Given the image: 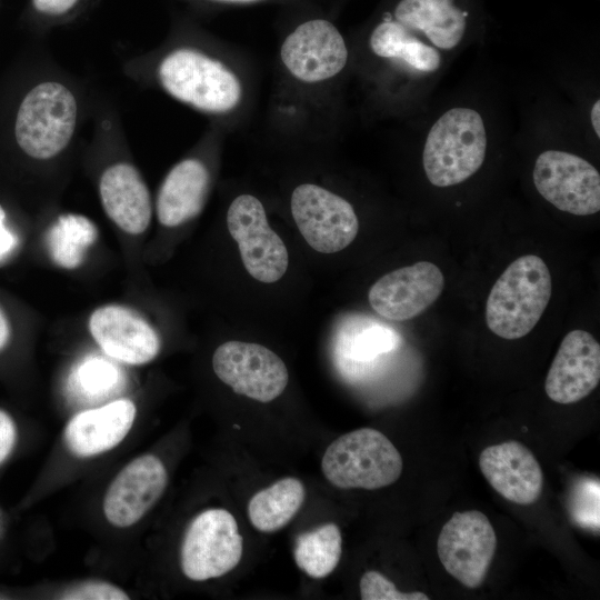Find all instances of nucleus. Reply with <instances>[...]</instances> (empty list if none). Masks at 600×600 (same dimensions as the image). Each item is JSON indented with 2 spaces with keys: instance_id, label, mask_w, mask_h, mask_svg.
<instances>
[{
  "instance_id": "34",
  "label": "nucleus",
  "mask_w": 600,
  "mask_h": 600,
  "mask_svg": "<svg viewBox=\"0 0 600 600\" xmlns=\"http://www.w3.org/2000/svg\"><path fill=\"white\" fill-rule=\"evenodd\" d=\"M600 101L599 99H597L592 106H591V109H590V123H591V127L593 129V132L594 134L597 136V138L600 137V126H599V113H600Z\"/></svg>"
},
{
  "instance_id": "9",
  "label": "nucleus",
  "mask_w": 600,
  "mask_h": 600,
  "mask_svg": "<svg viewBox=\"0 0 600 600\" xmlns=\"http://www.w3.org/2000/svg\"><path fill=\"white\" fill-rule=\"evenodd\" d=\"M290 207L300 233L318 252L341 251L358 234L359 220L350 202L318 184L296 187Z\"/></svg>"
},
{
  "instance_id": "6",
  "label": "nucleus",
  "mask_w": 600,
  "mask_h": 600,
  "mask_svg": "<svg viewBox=\"0 0 600 600\" xmlns=\"http://www.w3.org/2000/svg\"><path fill=\"white\" fill-rule=\"evenodd\" d=\"M402 458L380 431L360 428L337 438L326 449L321 469L340 489L376 490L394 483L402 472Z\"/></svg>"
},
{
  "instance_id": "32",
  "label": "nucleus",
  "mask_w": 600,
  "mask_h": 600,
  "mask_svg": "<svg viewBox=\"0 0 600 600\" xmlns=\"http://www.w3.org/2000/svg\"><path fill=\"white\" fill-rule=\"evenodd\" d=\"M18 244L17 236L6 224V212L0 204V263L6 260Z\"/></svg>"
},
{
  "instance_id": "26",
  "label": "nucleus",
  "mask_w": 600,
  "mask_h": 600,
  "mask_svg": "<svg viewBox=\"0 0 600 600\" xmlns=\"http://www.w3.org/2000/svg\"><path fill=\"white\" fill-rule=\"evenodd\" d=\"M73 381L82 394L99 397L109 393L117 386L119 372L109 361L93 357L78 367Z\"/></svg>"
},
{
  "instance_id": "29",
  "label": "nucleus",
  "mask_w": 600,
  "mask_h": 600,
  "mask_svg": "<svg viewBox=\"0 0 600 600\" xmlns=\"http://www.w3.org/2000/svg\"><path fill=\"white\" fill-rule=\"evenodd\" d=\"M67 600H127L129 596L119 587L103 581H88L66 590Z\"/></svg>"
},
{
  "instance_id": "33",
  "label": "nucleus",
  "mask_w": 600,
  "mask_h": 600,
  "mask_svg": "<svg viewBox=\"0 0 600 600\" xmlns=\"http://www.w3.org/2000/svg\"><path fill=\"white\" fill-rule=\"evenodd\" d=\"M10 339V326L3 311L0 309V351L6 348Z\"/></svg>"
},
{
  "instance_id": "7",
  "label": "nucleus",
  "mask_w": 600,
  "mask_h": 600,
  "mask_svg": "<svg viewBox=\"0 0 600 600\" xmlns=\"http://www.w3.org/2000/svg\"><path fill=\"white\" fill-rule=\"evenodd\" d=\"M243 539L226 509H208L189 524L181 544L180 566L193 581L221 577L238 566Z\"/></svg>"
},
{
  "instance_id": "25",
  "label": "nucleus",
  "mask_w": 600,
  "mask_h": 600,
  "mask_svg": "<svg viewBox=\"0 0 600 600\" xmlns=\"http://www.w3.org/2000/svg\"><path fill=\"white\" fill-rule=\"evenodd\" d=\"M97 234L89 218L77 213L61 214L48 231L50 257L58 266L74 269L82 263L86 250L96 241Z\"/></svg>"
},
{
  "instance_id": "14",
  "label": "nucleus",
  "mask_w": 600,
  "mask_h": 600,
  "mask_svg": "<svg viewBox=\"0 0 600 600\" xmlns=\"http://www.w3.org/2000/svg\"><path fill=\"white\" fill-rule=\"evenodd\" d=\"M443 288L441 270L432 262L420 261L381 277L370 288L368 300L381 317L404 321L426 311Z\"/></svg>"
},
{
  "instance_id": "13",
  "label": "nucleus",
  "mask_w": 600,
  "mask_h": 600,
  "mask_svg": "<svg viewBox=\"0 0 600 600\" xmlns=\"http://www.w3.org/2000/svg\"><path fill=\"white\" fill-rule=\"evenodd\" d=\"M287 71L304 83L338 76L347 66L349 51L338 28L326 19H311L290 32L280 48Z\"/></svg>"
},
{
  "instance_id": "31",
  "label": "nucleus",
  "mask_w": 600,
  "mask_h": 600,
  "mask_svg": "<svg viewBox=\"0 0 600 600\" xmlns=\"http://www.w3.org/2000/svg\"><path fill=\"white\" fill-rule=\"evenodd\" d=\"M79 0H32L34 9L47 16H61L70 11Z\"/></svg>"
},
{
  "instance_id": "22",
  "label": "nucleus",
  "mask_w": 600,
  "mask_h": 600,
  "mask_svg": "<svg viewBox=\"0 0 600 600\" xmlns=\"http://www.w3.org/2000/svg\"><path fill=\"white\" fill-rule=\"evenodd\" d=\"M399 333L389 326L366 317H350L334 336V356L346 372L353 364H369L400 344Z\"/></svg>"
},
{
  "instance_id": "15",
  "label": "nucleus",
  "mask_w": 600,
  "mask_h": 600,
  "mask_svg": "<svg viewBox=\"0 0 600 600\" xmlns=\"http://www.w3.org/2000/svg\"><path fill=\"white\" fill-rule=\"evenodd\" d=\"M168 483L162 461L143 454L129 462L110 483L103 513L110 524L127 528L137 523L158 502Z\"/></svg>"
},
{
  "instance_id": "28",
  "label": "nucleus",
  "mask_w": 600,
  "mask_h": 600,
  "mask_svg": "<svg viewBox=\"0 0 600 600\" xmlns=\"http://www.w3.org/2000/svg\"><path fill=\"white\" fill-rule=\"evenodd\" d=\"M362 600H428L422 592H402L382 573L376 570L364 572L360 579Z\"/></svg>"
},
{
  "instance_id": "18",
  "label": "nucleus",
  "mask_w": 600,
  "mask_h": 600,
  "mask_svg": "<svg viewBox=\"0 0 600 600\" xmlns=\"http://www.w3.org/2000/svg\"><path fill=\"white\" fill-rule=\"evenodd\" d=\"M479 467L489 484L511 502L531 504L542 493L541 467L533 453L518 441L484 448L479 456Z\"/></svg>"
},
{
  "instance_id": "24",
  "label": "nucleus",
  "mask_w": 600,
  "mask_h": 600,
  "mask_svg": "<svg viewBox=\"0 0 600 600\" xmlns=\"http://www.w3.org/2000/svg\"><path fill=\"white\" fill-rule=\"evenodd\" d=\"M341 553L342 536L334 523L298 536L293 550L299 569L314 579L329 576L338 566Z\"/></svg>"
},
{
  "instance_id": "11",
  "label": "nucleus",
  "mask_w": 600,
  "mask_h": 600,
  "mask_svg": "<svg viewBox=\"0 0 600 600\" xmlns=\"http://www.w3.org/2000/svg\"><path fill=\"white\" fill-rule=\"evenodd\" d=\"M227 226L251 277L264 283L276 282L283 277L289 264L288 250L270 228L258 198L248 193L238 196L229 206Z\"/></svg>"
},
{
  "instance_id": "2",
  "label": "nucleus",
  "mask_w": 600,
  "mask_h": 600,
  "mask_svg": "<svg viewBox=\"0 0 600 600\" xmlns=\"http://www.w3.org/2000/svg\"><path fill=\"white\" fill-rule=\"evenodd\" d=\"M488 131L482 114L466 106L443 112L430 127L422 151L427 179L439 188L460 184L484 162Z\"/></svg>"
},
{
  "instance_id": "30",
  "label": "nucleus",
  "mask_w": 600,
  "mask_h": 600,
  "mask_svg": "<svg viewBox=\"0 0 600 600\" xmlns=\"http://www.w3.org/2000/svg\"><path fill=\"white\" fill-rule=\"evenodd\" d=\"M16 437L17 430L13 420L7 412L0 410V463L12 451Z\"/></svg>"
},
{
  "instance_id": "4",
  "label": "nucleus",
  "mask_w": 600,
  "mask_h": 600,
  "mask_svg": "<svg viewBox=\"0 0 600 600\" xmlns=\"http://www.w3.org/2000/svg\"><path fill=\"white\" fill-rule=\"evenodd\" d=\"M551 290V274L540 257L518 258L490 290L486 306L488 328L508 340L527 336L542 317Z\"/></svg>"
},
{
  "instance_id": "12",
  "label": "nucleus",
  "mask_w": 600,
  "mask_h": 600,
  "mask_svg": "<svg viewBox=\"0 0 600 600\" xmlns=\"http://www.w3.org/2000/svg\"><path fill=\"white\" fill-rule=\"evenodd\" d=\"M212 368L236 393L259 402L274 400L289 382L281 358L258 343L228 341L220 344L212 356Z\"/></svg>"
},
{
  "instance_id": "16",
  "label": "nucleus",
  "mask_w": 600,
  "mask_h": 600,
  "mask_svg": "<svg viewBox=\"0 0 600 600\" xmlns=\"http://www.w3.org/2000/svg\"><path fill=\"white\" fill-rule=\"evenodd\" d=\"M600 381V346L583 330L570 331L560 343L544 382L547 396L561 404L589 396Z\"/></svg>"
},
{
  "instance_id": "5",
  "label": "nucleus",
  "mask_w": 600,
  "mask_h": 600,
  "mask_svg": "<svg viewBox=\"0 0 600 600\" xmlns=\"http://www.w3.org/2000/svg\"><path fill=\"white\" fill-rule=\"evenodd\" d=\"M78 100L58 80L32 87L21 100L14 120V139L30 158L49 160L67 149L76 132Z\"/></svg>"
},
{
  "instance_id": "17",
  "label": "nucleus",
  "mask_w": 600,
  "mask_h": 600,
  "mask_svg": "<svg viewBox=\"0 0 600 600\" xmlns=\"http://www.w3.org/2000/svg\"><path fill=\"white\" fill-rule=\"evenodd\" d=\"M89 330L104 353L128 364L148 363L160 349L159 337L151 326L121 306L109 304L94 310Z\"/></svg>"
},
{
  "instance_id": "35",
  "label": "nucleus",
  "mask_w": 600,
  "mask_h": 600,
  "mask_svg": "<svg viewBox=\"0 0 600 600\" xmlns=\"http://www.w3.org/2000/svg\"><path fill=\"white\" fill-rule=\"evenodd\" d=\"M219 2H229V3H249V2H256L260 0H213Z\"/></svg>"
},
{
  "instance_id": "20",
  "label": "nucleus",
  "mask_w": 600,
  "mask_h": 600,
  "mask_svg": "<svg viewBox=\"0 0 600 600\" xmlns=\"http://www.w3.org/2000/svg\"><path fill=\"white\" fill-rule=\"evenodd\" d=\"M99 194L107 216L121 230L130 234L146 231L152 216L151 199L133 164L117 162L109 166L100 177Z\"/></svg>"
},
{
  "instance_id": "23",
  "label": "nucleus",
  "mask_w": 600,
  "mask_h": 600,
  "mask_svg": "<svg viewBox=\"0 0 600 600\" xmlns=\"http://www.w3.org/2000/svg\"><path fill=\"white\" fill-rule=\"evenodd\" d=\"M306 489L297 478H283L258 491L248 503L251 524L261 532H274L287 526L300 510Z\"/></svg>"
},
{
  "instance_id": "27",
  "label": "nucleus",
  "mask_w": 600,
  "mask_h": 600,
  "mask_svg": "<svg viewBox=\"0 0 600 600\" xmlns=\"http://www.w3.org/2000/svg\"><path fill=\"white\" fill-rule=\"evenodd\" d=\"M571 513L576 522L584 528L599 530V481L586 479L577 483Z\"/></svg>"
},
{
  "instance_id": "10",
  "label": "nucleus",
  "mask_w": 600,
  "mask_h": 600,
  "mask_svg": "<svg viewBox=\"0 0 600 600\" xmlns=\"http://www.w3.org/2000/svg\"><path fill=\"white\" fill-rule=\"evenodd\" d=\"M497 550V536L487 516L478 510L454 512L437 541L444 570L467 588L482 584Z\"/></svg>"
},
{
  "instance_id": "8",
  "label": "nucleus",
  "mask_w": 600,
  "mask_h": 600,
  "mask_svg": "<svg viewBox=\"0 0 600 600\" xmlns=\"http://www.w3.org/2000/svg\"><path fill=\"white\" fill-rule=\"evenodd\" d=\"M533 184L540 196L560 211L591 216L600 210V174L584 158L548 149L536 159Z\"/></svg>"
},
{
  "instance_id": "1",
  "label": "nucleus",
  "mask_w": 600,
  "mask_h": 600,
  "mask_svg": "<svg viewBox=\"0 0 600 600\" xmlns=\"http://www.w3.org/2000/svg\"><path fill=\"white\" fill-rule=\"evenodd\" d=\"M471 20L466 0H397L372 28L368 46L374 57L426 82L462 46Z\"/></svg>"
},
{
  "instance_id": "3",
  "label": "nucleus",
  "mask_w": 600,
  "mask_h": 600,
  "mask_svg": "<svg viewBox=\"0 0 600 600\" xmlns=\"http://www.w3.org/2000/svg\"><path fill=\"white\" fill-rule=\"evenodd\" d=\"M157 80L173 99L204 113L224 114L242 99V84L222 61L189 47L166 53L157 67Z\"/></svg>"
},
{
  "instance_id": "21",
  "label": "nucleus",
  "mask_w": 600,
  "mask_h": 600,
  "mask_svg": "<svg viewBox=\"0 0 600 600\" xmlns=\"http://www.w3.org/2000/svg\"><path fill=\"white\" fill-rule=\"evenodd\" d=\"M210 188V173L197 158H186L166 176L157 197V216L161 224L177 227L202 210Z\"/></svg>"
},
{
  "instance_id": "19",
  "label": "nucleus",
  "mask_w": 600,
  "mask_h": 600,
  "mask_svg": "<svg viewBox=\"0 0 600 600\" xmlns=\"http://www.w3.org/2000/svg\"><path fill=\"white\" fill-rule=\"evenodd\" d=\"M136 413L134 403L128 399L77 413L64 429L68 449L81 458L113 449L129 433Z\"/></svg>"
}]
</instances>
